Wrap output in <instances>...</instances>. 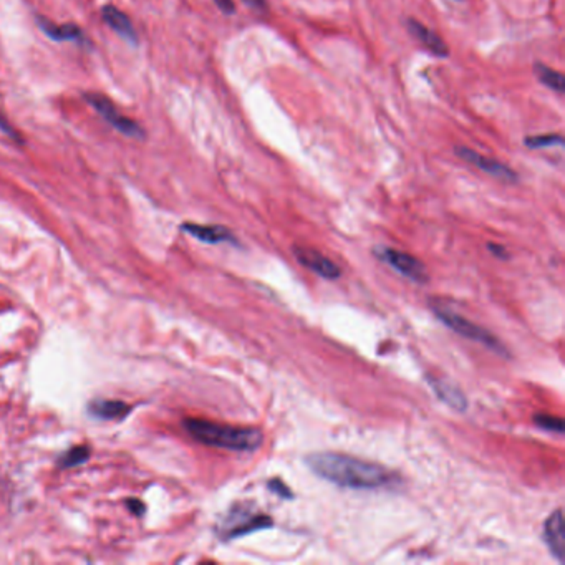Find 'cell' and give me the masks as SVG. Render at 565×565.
<instances>
[{"instance_id": "cell-1", "label": "cell", "mask_w": 565, "mask_h": 565, "mask_svg": "<svg viewBox=\"0 0 565 565\" xmlns=\"http://www.w3.org/2000/svg\"><path fill=\"white\" fill-rule=\"evenodd\" d=\"M305 464L315 476L340 488L358 489V491L394 488L402 481L397 473L382 464L363 461L343 453H312L305 458Z\"/></svg>"}, {"instance_id": "cell-11", "label": "cell", "mask_w": 565, "mask_h": 565, "mask_svg": "<svg viewBox=\"0 0 565 565\" xmlns=\"http://www.w3.org/2000/svg\"><path fill=\"white\" fill-rule=\"evenodd\" d=\"M102 15L104 22H107L109 27H112L113 32H117L119 37L128 40L129 43L138 42L136 30H134L131 20H129L128 15L122 12L118 7H114V5H104L102 9Z\"/></svg>"}, {"instance_id": "cell-24", "label": "cell", "mask_w": 565, "mask_h": 565, "mask_svg": "<svg viewBox=\"0 0 565 565\" xmlns=\"http://www.w3.org/2000/svg\"><path fill=\"white\" fill-rule=\"evenodd\" d=\"M489 251H491L494 256H497V257H501V259H507L509 257V254L506 252V249H504L502 246H496V244H489Z\"/></svg>"}, {"instance_id": "cell-13", "label": "cell", "mask_w": 565, "mask_h": 565, "mask_svg": "<svg viewBox=\"0 0 565 565\" xmlns=\"http://www.w3.org/2000/svg\"><path fill=\"white\" fill-rule=\"evenodd\" d=\"M428 382L434 389V393H436V397L441 399L443 403H446L448 407L456 409V411H466L468 398L464 397V393L456 387V384L449 383L448 380H438V378H429Z\"/></svg>"}, {"instance_id": "cell-25", "label": "cell", "mask_w": 565, "mask_h": 565, "mask_svg": "<svg viewBox=\"0 0 565 565\" xmlns=\"http://www.w3.org/2000/svg\"><path fill=\"white\" fill-rule=\"evenodd\" d=\"M247 5H251V7L257 9V10H264L266 9V0H244Z\"/></svg>"}, {"instance_id": "cell-15", "label": "cell", "mask_w": 565, "mask_h": 565, "mask_svg": "<svg viewBox=\"0 0 565 565\" xmlns=\"http://www.w3.org/2000/svg\"><path fill=\"white\" fill-rule=\"evenodd\" d=\"M40 27L50 38L58 40V42H67V40H80L83 38V32L78 25L75 23H52L48 20H40Z\"/></svg>"}, {"instance_id": "cell-23", "label": "cell", "mask_w": 565, "mask_h": 565, "mask_svg": "<svg viewBox=\"0 0 565 565\" xmlns=\"http://www.w3.org/2000/svg\"><path fill=\"white\" fill-rule=\"evenodd\" d=\"M127 504H128V507L131 509V512L136 514V516H143L144 509H146L144 507V504L141 501H138V499H129Z\"/></svg>"}, {"instance_id": "cell-21", "label": "cell", "mask_w": 565, "mask_h": 565, "mask_svg": "<svg viewBox=\"0 0 565 565\" xmlns=\"http://www.w3.org/2000/svg\"><path fill=\"white\" fill-rule=\"evenodd\" d=\"M0 129H2V131H4L5 134H7V136L14 138V139H20V138H18V134H17V131H15V129L12 128V124H10V123L7 122V118H5L2 113H0Z\"/></svg>"}, {"instance_id": "cell-18", "label": "cell", "mask_w": 565, "mask_h": 565, "mask_svg": "<svg viewBox=\"0 0 565 565\" xmlns=\"http://www.w3.org/2000/svg\"><path fill=\"white\" fill-rule=\"evenodd\" d=\"M524 144L531 149L539 148H551V146H562L564 139L561 134H536V136H529L524 139Z\"/></svg>"}, {"instance_id": "cell-16", "label": "cell", "mask_w": 565, "mask_h": 565, "mask_svg": "<svg viewBox=\"0 0 565 565\" xmlns=\"http://www.w3.org/2000/svg\"><path fill=\"white\" fill-rule=\"evenodd\" d=\"M534 73H536V77L539 82L542 85H546L554 92L557 93H564V77L561 72H557V70H554L551 67H547V65L544 63H536L534 65Z\"/></svg>"}, {"instance_id": "cell-8", "label": "cell", "mask_w": 565, "mask_h": 565, "mask_svg": "<svg viewBox=\"0 0 565 565\" xmlns=\"http://www.w3.org/2000/svg\"><path fill=\"white\" fill-rule=\"evenodd\" d=\"M294 254L303 267H307L308 271L315 272L317 276L327 279V281H335V279L340 277V267L332 261V259L323 256L322 252L315 251V249L310 247L295 246Z\"/></svg>"}, {"instance_id": "cell-14", "label": "cell", "mask_w": 565, "mask_h": 565, "mask_svg": "<svg viewBox=\"0 0 565 565\" xmlns=\"http://www.w3.org/2000/svg\"><path fill=\"white\" fill-rule=\"evenodd\" d=\"M88 411L92 416L102 419H119L131 411V407L124 402H118V399H97V402L90 403Z\"/></svg>"}, {"instance_id": "cell-10", "label": "cell", "mask_w": 565, "mask_h": 565, "mask_svg": "<svg viewBox=\"0 0 565 565\" xmlns=\"http://www.w3.org/2000/svg\"><path fill=\"white\" fill-rule=\"evenodd\" d=\"M407 27L409 30V33H411L413 37L416 38L424 48H428L433 55H436V57H448L449 48L446 47V43H444L433 30H429L426 25H423L421 22H418V20L414 18H408Z\"/></svg>"}, {"instance_id": "cell-2", "label": "cell", "mask_w": 565, "mask_h": 565, "mask_svg": "<svg viewBox=\"0 0 565 565\" xmlns=\"http://www.w3.org/2000/svg\"><path fill=\"white\" fill-rule=\"evenodd\" d=\"M184 429L196 441L229 451H256L262 446L264 434L257 428L231 426L208 419H184Z\"/></svg>"}, {"instance_id": "cell-9", "label": "cell", "mask_w": 565, "mask_h": 565, "mask_svg": "<svg viewBox=\"0 0 565 565\" xmlns=\"http://www.w3.org/2000/svg\"><path fill=\"white\" fill-rule=\"evenodd\" d=\"M544 541L549 551L559 562H564L565 552V534H564V514L562 509L554 511L544 524Z\"/></svg>"}, {"instance_id": "cell-7", "label": "cell", "mask_w": 565, "mask_h": 565, "mask_svg": "<svg viewBox=\"0 0 565 565\" xmlns=\"http://www.w3.org/2000/svg\"><path fill=\"white\" fill-rule=\"evenodd\" d=\"M456 154L463 159V161L473 164V166H476L478 169H481V171L488 173L489 176L497 178V179H501V181H506V183H516L517 181L516 171L509 168L507 164L497 161V159L483 156V154H479L478 151H474V149L464 148V146H461V148L458 146L456 148Z\"/></svg>"}, {"instance_id": "cell-12", "label": "cell", "mask_w": 565, "mask_h": 565, "mask_svg": "<svg viewBox=\"0 0 565 565\" xmlns=\"http://www.w3.org/2000/svg\"><path fill=\"white\" fill-rule=\"evenodd\" d=\"M183 231L188 232L189 236L196 237L198 241L204 244H222V242H234L232 232L224 226H203V224H183Z\"/></svg>"}, {"instance_id": "cell-4", "label": "cell", "mask_w": 565, "mask_h": 565, "mask_svg": "<svg viewBox=\"0 0 565 565\" xmlns=\"http://www.w3.org/2000/svg\"><path fill=\"white\" fill-rule=\"evenodd\" d=\"M433 313L436 315L438 320L446 325L448 328H451L453 332H456L458 335H461L464 338L473 340V342H478L488 347L489 350H493L494 353L501 355V357H507V348L501 343V340L489 332V330L479 327L478 323L471 322V320L464 318L463 315H459L453 310H449L448 307H443V305H433Z\"/></svg>"}, {"instance_id": "cell-22", "label": "cell", "mask_w": 565, "mask_h": 565, "mask_svg": "<svg viewBox=\"0 0 565 565\" xmlns=\"http://www.w3.org/2000/svg\"><path fill=\"white\" fill-rule=\"evenodd\" d=\"M214 2H216L217 7L221 9V12H224V14L231 15L236 12V5H234L232 0H214Z\"/></svg>"}, {"instance_id": "cell-19", "label": "cell", "mask_w": 565, "mask_h": 565, "mask_svg": "<svg viewBox=\"0 0 565 565\" xmlns=\"http://www.w3.org/2000/svg\"><path fill=\"white\" fill-rule=\"evenodd\" d=\"M534 423H536L539 428L544 429V431H547V433L562 434L565 429L564 419L559 416H552V414H544V413L534 414Z\"/></svg>"}, {"instance_id": "cell-5", "label": "cell", "mask_w": 565, "mask_h": 565, "mask_svg": "<svg viewBox=\"0 0 565 565\" xmlns=\"http://www.w3.org/2000/svg\"><path fill=\"white\" fill-rule=\"evenodd\" d=\"M85 99L102 117L104 122L112 124L114 129H118L119 133H123L124 136L144 139V129L139 127L136 122H133L131 118L124 117V114L118 113V109L114 104L109 102L108 98H104L99 93H87Z\"/></svg>"}, {"instance_id": "cell-17", "label": "cell", "mask_w": 565, "mask_h": 565, "mask_svg": "<svg viewBox=\"0 0 565 565\" xmlns=\"http://www.w3.org/2000/svg\"><path fill=\"white\" fill-rule=\"evenodd\" d=\"M88 458H90V449L87 446H77L68 449V451L58 459V464L60 468H75L80 466V464L87 463Z\"/></svg>"}, {"instance_id": "cell-6", "label": "cell", "mask_w": 565, "mask_h": 565, "mask_svg": "<svg viewBox=\"0 0 565 565\" xmlns=\"http://www.w3.org/2000/svg\"><path fill=\"white\" fill-rule=\"evenodd\" d=\"M375 254H377L380 261L388 264L389 267L402 274L403 277L409 279V281L416 284H423L428 281L426 267H424L423 262L418 261L416 257L409 256V254L398 251V249L393 247H378L377 251H375Z\"/></svg>"}, {"instance_id": "cell-20", "label": "cell", "mask_w": 565, "mask_h": 565, "mask_svg": "<svg viewBox=\"0 0 565 565\" xmlns=\"http://www.w3.org/2000/svg\"><path fill=\"white\" fill-rule=\"evenodd\" d=\"M269 491H272L274 494H277V496L282 497V499H292L294 497V493L290 491L289 486H285L281 479H271V481H269Z\"/></svg>"}, {"instance_id": "cell-3", "label": "cell", "mask_w": 565, "mask_h": 565, "mask_svg": "<svg viewBox=\"0 0 565 565\" xmlns=\"http://www.w3.org/2000/svg\"><path fill=\"white\" fill-rule=\"evenodd\" d=\"M272 527V519L266 514L254 512L251 504H236L231 511L226 514V517L219 522L217 536L222 541H232L252 534L262 529Z\"/></svg>"}]
</instances>
